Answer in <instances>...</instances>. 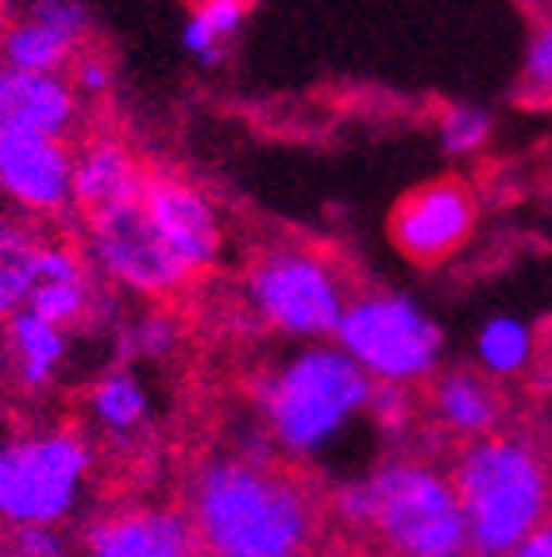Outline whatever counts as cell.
Here are the masks:
<instances>
[{"mask_svg": "<svg viewBox=\"0 0 552 557\" xmlns=\"http://www.w3.org/2000/svg\"><path fill=\"white\" fill-rule=\"evenodd\" d=\"M375 380L337 341H305L251 380V414L278 461L302 472H360L379 445L372 422Z\"/></svg>", "mask_w": 552, "mask_h": 557, "instance_id": "1", "label": "cell"}, {"mask_svg": "<svg viewBox=\"0 0 552 557\" xmlns=\"http://www.w3.org/2000/svg\"><path fill=\"white\" fill-rule=\"evenodd\" d=\"M186 515L201 557H313L325 531V496L310 472L275 453L221 449L193 465Z\"/></svg>", "mask_w": 552, "mask_h": 557, "instance_id": "2", "label": "cell"}, {"mask_svg": "<svg viewBox=\"0 0 552 557\" xmlns=\"http://www.w3.org/2000/svg\"><path fill=\"white\" fill-rule=\"evenodd\" d=\"M449 472L464 507L472 557H510L552 519L549 453L526 430L502 426L460 442Z\"/></svg>", "mask_w": 552, "mask_h": 557, "instance_id": "3", "label": "cell"}, {"mask_svg": "<svg viewBox=\"0 0 552 557\" xmlns=\"http://www.w3.org/2000/svg\"><path fill=\"white\" fill-rule=\"evenodd\" d=\"M367 531L387 557H472L464 507L449 465L429 453L394 449L367 465Z\"/></svg>", "mask_w": 552, "mask_h": 557, "instance_id": "4", "label": "cell"}, {"mask_svg": "<svg viewBox=\"0 0 552 557\" xmlns=\"http://www.w3.org/2000/svg\"><path fill=\"white\" fill-rule=\"evenodd\" d=\"M97 445L78 426H27L0 437V527H66L93 487Z\"/></svg>", "mask_w": 552, "mask_h": 557, "instance_id": "5", "label": "cell"}, {"mask_svg": "<svg viewBox=\"0 0 552 557\" xmlns=\"http://www.w3.org/2000/svg\"><path fill=\"white\" fill-rule=\"evenodd\" d=\"M251 322L290 345L333 341L352 298L344 268L313 244H271L243 268Z\"/></svg>", "mask_w": 552, "mask_h": 557, "instance_id": "6", "label": "cell"}, {"mask_svg": "<svg viewBox=\"0 0 552 557\" xmlns=\"http://www.w3.org/2000/svg\"><path fill=\"white\" fill-rule=\"evenodd\" d=\"M333 341L375 383H402L417 392L449 357V333L437 313L406 290L387 287L352 290Z\"/></svg>", "mask_w": 552, "mask_h": 557, "instance_id": "7", "label": "cell"}, {"mask_svg": "<svg viewBox=\"0 0 552 557\" xmlns=\"http://www.w3.org/2000/svg\"><path fill=\"white\" fill-rule=\"evenodd\" d=\"M81 252H86L93 271L113 290L151 298V302L174 298L181 287H190L193 278H198L159 240V233L143 218L139 201L113 209V213L86 218V244H81Z\"/></svg>", "mask_w": 552, "mask_h": 557, "instance_id": "8", "label": "cell"}, {"mask_svg": "<svg viewBox=\"0 0 552 557\" xmlns=\"http://www.w3.org/2000/svg\"><path fill=\"white\" fill-rule=\"evenodd\" d=\"M479 228V201L460 178H429L394 201L387 236L394 252L414 268H440L456 260Z\"/></svg>", "mask_w": 552, "mask_h": 557, "instance_id": "9", "label": "cell"}, {"mask_svg": "<svg viewBox=\"0 0 552 557\" xmlns=\"http://www.w3.org/2000/svg\"><path fill=\"white\" fill-rule=\"evenodd\" d=\"M139 209L159 240L178 256L193 275H205L225 260L228 228L216 201L181 174H151L139 190Z\"/></svg>", "mask_w": 552, "mask_h": 557, "instance_id": "10", "label": "cell"}, {"mask_svg": "<svg viewBox=\"0 0 552 557\" xmlns=\"http://www.w3.org/2000/svg\"><path fill=\"white\" fill-rule=\"evenodd\" d=\"M27 310L43 313V318L66 325L74 333H86L101 322H121V318H113V287L97 275L86 252L66 240H51V236H43L39 252H35Z\"/></svg>", "mask_w": 552, "mask_h": 557, "instance_id": "11", "label": "cell"}, {"mask_svg": "<svg viewBox=\"0 0 552 557\" xmlns=\"http://www.w3.org/2000/svg\"><path fill=\"white\" fill-rule=\"evenodd\" d=\"M0 201L24 218H62L74 209V148L54 136H4Z\"/></svg>", "mask_w": 552, "mask_h": 557, "instance_id": "12", "label": "cell"}, {"mask_svg": "<svg viewBox=\"0 0 552 557\" xmlns=\"http://www.w3.org/2000/svg\"><path fill=\"white\" fill-rule=\"evenodd\" d=\"M81 557H201L186 507L131 504L109 507L86 522L78 539Z\"/></svg>", "mask_w": 552, "mask_h": 557, "instance_id": "13", "label": "cell"}, {"mask_svg": "<svg viewBox=\"0 0 552 557\" xmlns=\"http://www.w3.org/2000/svg\"><path fill=\"white\" fill-rule=\"evenodd\" d=\"M81 124V94L66 74L0 70V139L4 136H54L70 139Z\"/></svg>", "mask_w": 552, "mask_h": 557, "instance_id": "14", "label": "cell"}, {"mask_svg": "<svg viewBox=\"0 0 552 557\" xmlns=\"http://www.w3.org/2000/svg\"><path fill=\"white\" fill-rule=\"evenodd\" d=\"M425 422L449 442L494 434L506 426V395L479 368H440L422 395Z\"/></svg>", "mask_w": 552, "mask_h": 557, "instance_id": "15", "label": "cell"}, {"mask_svg": "<svg viewBox=\"0 0 552 557\" xmlns=\"http://www.w3.org/2000/svg\"><path fill=\"white\" fill-rule=\"evenodd\" d=\"M74 337L78 333L51 322L35 310H16L0 325V345H4V375L20 395L39 399L62 383L74 357Z\"/></svg>", "mask_w": 552, "mask_h": 557, "instance_id": "16", "label": "cell"}, {"mask_svg": "<svg viewBox=\"0 0 552 557\" xmlns=\"http://www.w3.org/2000/svg\"><path fill=\"white\" fill-rule=\"evenodd\" d=\"M143 183V163L121 136H89L74 151V209L81 221L139 201Z\"/></svg>", "mask_w": 552, "mask_h": 557, "instance_id": "17", "label": "cell"}, {"mask_svg": "<svg viewBox=\"0 0 552 557\" xmlns=\"http://www.w3.org/2000/svg\"><path fill=\"white\" fill-rule=\"evenodd\" d=\"M86 426L93 437L116 445H136L155 426V392L136 364L116 360L113 368L97 372L86 392Z\"/></svg>", "mask_w": 552, "mask_h": 557, "instance_id": "18", "label": "cell"}, {"mask_svg": "<svg viewBox=\"0 0 552 557\" xmlns=\"http://www.w3.org/2000/svg\"><path fill=\"white\" fill-rule=\"evenodd\" d=\"M541 341L529 318L522 313H491L472 337V360L475 368L494 383H514L534 372Z\"/></svg>", "mask_w": 552, "mask_h": 557, "instance_id": "19", "label": "cell"}, {"mask_svg": "<svg viewBox=\"0 0 552 557\" xmlns=\"http://www.w3.org/2000/svg\"><path fill=\"white\" fill-rule=\"evenodd\" d=\"M81 44L62 27H51L35 16H16L0 27V62L12 70H35V74H66L78 59Z\"/></svg>", "mask_w": 552, "mask_h": 557, "instance_id": "20", "label": "cell"}, {"mask_svg": "<svg viewBox=\"0 0 552 557\" xmlns=\"http://www.w3.org/2000/svg\"><path fill=\"white\" fill-rule=\"evenodd\" d=\"M251 16V0H193V12L181 24V47L198 66L216 70L240 39Z\"/></svg>", "mask_w": 552, "mask_h": 557, "instance_id": "21", "label": "cell"}, {"mask_svg": "<svg viewBox=\"0 0 552 557\" xmlns=\"http://www.w3.org/2000/svg\"><path fill=\"white\" fill-rule=\"evenodd\" d=\"M39 240H43V236L35 233L32 225L9 218V213H0V325L27 306Z\"/></svg>", "mask_w": 552, "mask_h": 557, "instance_id": "22", "label": "cell"}, {"mask_svg": "<svg viewBox=\"0 0 552 557\" xmlns=\"http://www.w3.org/2000/svg\"><path fill=\"white\" fill-rule=\"evenodd\" d=\"M181 341V325L166 310H143L128 322H116V360L124 364H147V360L174 357Z\"/></svg>", "mask_w": 552, "mask_h": 557, "instance_id": "23", "label": "cell"}, {"mask_svg": "<svg viewBox=\"0 0 552 557\" xmlns=\"http://www.w3.org/2000/svg\"><path fill=\"white\" fill-rule=\"evenodd\" d=\"M494 136V116L484 104L456 101L449 104L437 121V144L449 159H472L491 144Z\"/></svg>", "mask_w": 552, "mask_h": 557, "instance_id": "24", "label": "cell"}, {"mask_svg": "<svg viewBox=\"0 0 552 557\" xmlns=\"http://www.w3.org/2000/svg\"><path fill=\"white\" fill-rule=\"evenodd\" d=\"M518 89L529 101L552 104V12H544L534 24V32H529Z\"/></svg>", "mask_w": 552, "mask_h": 557, "instance_id": "25", "label": "cell"}, {"mask_svg": "<svg viewBox=\"0 0 552 557\" xmlns=\"http://www.w3.org/2000/svg\"><path fill=\"white\" fill-rule=\"evenodd\" d=\"M9 542L16 557H78V542L70 539L66 527H51V522L16 527L9 531Z\"/></svg>", "mask_w": 552, "mask_h": 557, "instance_id": "26", "label": "cell"}, {"mask_svg": "<svg viewBox=\"0 0 552 557\" xmlns=\"http://www.w3.org/2000/svg\"><path fill=\"white\" fill-rule=\"evenodd\" d=\"M66 78H70V86L81 94V101H97V97H104L109 89H113L116 70L101 51H86V47H81L74 66L66 70Z\"/></svg>", "mask_w": 552, "mask_h": 557, "instance_id": "27", "label": "cell"}, {"mask_svg": "<svg viewBox=\"0 0 552 557\" xmlns=\"http://www.w3.org/2000/svg\"><path fill=\"white\" fill-rule=\"evenodd\" d=\"M24 12L35 20H43V24H51V27H62V32L74 35L78 44H86L89 27H93L86 0H27Z\"/></svg>", "mask_w": 552, "mask_h": 557, "instance_id": "28", "label": "cell"}, {"mask_svg": "<svg viewBox=\"0 0 552 557\" xmlns=\"http://www.w3.org/2000/svg\"><path fill=\"white\" fill-rule=\"evenodd\" d=\"M510 557H552V519H544Z\"/></svg>", "mask_w": 552, "mask_h": 557, "instance_id": "29", "label": "cell"}, {"mask_svg": "<svg viewBox=\"0 0 552 557\" xmlns=\"http://www.w3.org/2000/svg\"><path fill=\"white\" fill-rule=\"evenodd\" d=\"M0 557H16V549H12L9 539H0Z\"/></svg>", "mask_w": 552, "mask_h": 557, "instance_id": "30", "label": "cell"}, {"mask_svg": "<svg viewBox=\"0 0 552 557\" xmlns=\"http://www.w3.org/2000/svg\"><path fill=\"white\" fill-rule=\"evenodd\" d=\"M352 557H387V554H379V549H375V554L372 549H360V554H352Z\"/></svg>", "mask_w": 552, "mask_h": 557, "instance_id": "31", "label": "cell"}, {"mask_svg": "<svg viewBox=\"0 0 552 557\" xmlns=\"http://www.w3.org/2000/svg\"><path fill=\"white\" fill-rule=\"evenodd\" d=\"M0 70H4V62H0Z\"/></svg>", "mask_w": 552, "mask_h": 557, "instance_id": "32", "label": "cell"}]
</instances>
